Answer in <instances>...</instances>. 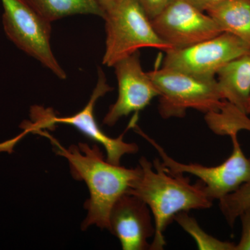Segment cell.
Here are the masks:
<instances>
[{
    "instance_id": "cell-5",
    "label": "cell",
    "mask_w": 250,
    "mask_h": 250,
    "mask_svg": "<svg viewBox=\"0 0 250 250\" xmlns=\"http://www.w3.org/2000/svg\"><path fill=\"white\" fill-rule=\"evenodd\" d=\"M113 88L109 86L106 77L102 69H98V81L96 87L89 102L82 111L71 116L59 117L50 109H43L40 107L31 108L32 122L24 121L21 127L24 132L17 137L10 140L12 146H16L28 133H34L39 130L52 129L55 125L65 124L71 125L76 128L87 138L100 143L104 147L106 153V161L115 165H121L122 157L125 154H136L139 150L136 143H126L124 141V134L118 138H111L107 136L100 129L95 116V106L98 99L105 94L111 91Z\"/></svg>"
},
{
    "instance_id": "cell-17",
    "label": "cell",
    "mask_w": 250,
    "mask_h": 250,
    "mask_svg": "<svg viewBox=\"0 0 250 250\" xmlns=\"http://www.w3.org/2000/svg\"><path fill=\"white\" fill-rule=\"evenodd\" d=\"M219 207L227 223L232 228L242 212L250 207V181L220 199Z\"/></svg>"
},
{
    "instance_id": "cell-9",
    "label": "cell",
    "mask_w": 250,
    "mask_h": 250,
    "mask_svg": "<svg viewBox=\"0 0 250 250\" xmlns=\"http://www.w3.org/2000/svg\"><path fill=\"white\" fill-rule=\"evenodd\" d=\"M151 21L171 49L185 48L223 33L208 14L188 0H176Z\"/></svg>"
},
{
    "instance_id": "cell-12",
    "label": "cell",
    "mask_w": 250,
    "mask_h": 250,
    "mask_svg": "<svg viewBox=\"0 0 250 250\" xmlns=\"http://www.w3.org/2000/svg\"><path fill=\"white\" fill-rule=\"evenodd\" d=\"M216 75L223 100L246 113L250 97V53L225 64Z\"/></svg>"
},
{
    "instance_id": "cell-18",
    "label": "cell",
    "mask_w": 250,
    "mask_h": 250,
    "mask_svg": "<svg viewBox=\"0 0 250 250\" xmlns=\"http://www.w3.org/2000/svg\"><path fill=\"white\" fill-rule=\"evenodd\" d=\"M149 19L155 18L176 0H137Z\"/></svg>"
},
{
    "instance_id": "cell-14",
    "label": "cell",
    "mask_w": 250,
    "mask_h": 250,
    "mask_svg": "<svg viewBox=\"0 0 250 250\" xmlns=\"http://www.w3.org/2000/svg\"><path fill=\"white\" fill-rule=\"evenodd\" d=\"M31 7L50 22L66 16L90 14L104 18V11L97 0H26Z\"/></svg>"
},
{
    "instance_id": "cell-20",
    "label": "cell",
    "mask_w": 250,
    "mask_h": 250,
    "mask_svg": "<svg viewBox=\"0 0 250 250\" xmlns=\"http://www.w3.org/2000/svg\"><path fill=\"white\" fill-rule=\"evenodd\" d=\"M188 1L195 5L199 9L205 12L207 9H209L211 6L219 4V3L223 2V1H228V0H188Z\"/></svg>"
},
{
    "instance_id": "cell-6",
    "label": "cell",
    "mask_w": 250,
    "mask_h": 250,
    "mask_svg": "<svg viewBox=\"0 0 250 250\" xmlns=\"http://www.w3.org/2000/svg\"><path fill=\"white\" fill-rule=\"evenodd\" d=\"M131 128L152 145L159 153L161 162L171 172L192 174L198 177L205 184L206 192L212 201L220 200L250 181V159L245 155L237 133L229 136L233 145L231 155L220 165L208 167L174 160L159 143L145 134L137 123Z\"/></svg>"
},
{
    "instance_id": "cell-21",
    "label": "cell",
    "mask_w": 250,
    "mask_h": 250,
    "mask_svg": "<svg viewBox=\"0 0 250 250\" xmlns=\"http://www.w3.org/2000/svg\"><path fill=\"white\" fill-rule=\"evenodd\" d=\"M97 1H98L99 4L103 8L104 12H106V11H107L112 5L114 4L116 0H97Z\"/></svg>"
},
{
    "instance_id": "cell-11",
    "label": "cell",
    "mask_w": 250,
    "mask_h": 250,
    "mask_svg": "<svg viewBox=\"0 0 250 250\" xmlns=\"http://www.w3.org/2000/svg\"><path fill=\"white\" fill-rule=\"evenodd\" d=\"M108 230L123 250H150L148 240L155 234L152 211L140 197L126 192L112 207Z\"/></svg>"
},
{
    "instance_id": "cell-3",
    "label": "cell",
    "mask_w": 250,
    "mask_h": 250,
    "mask_svg": "<svg viewBox=\"0 0 250 250\" xmlns=\"http://www.w3.org/2000/svg\"><path fill=\"white\" fill-rule=\"evenodd\" d=\"M147 73L159 90L158 110L164 119L183 118L190 108L205 114L218 112L226 103L215 77L194 76L164 67Z\"/></svg>"
},
{
    "instance_id": "cell-15",
    "label": "cell",
    "mask_w": 250,
    "mask_h": 250,
    "mask_svg": "<svg viewBox=\"0 0 250 250\" xmlns=\"http://www.w3.org/2000/svg\"><path fill=\"white\" fill-rule=\"evenodd\" d=\"M205 121L211 131L221 136L238 134L241 130L250 131V119L248 114L227 101L220 111L207 113Z\"/></svg>"
},
{
    "instance_id": "cell-19",
    "label": "cell",
    "mask_w": 250,
    "mask_h": 250,
    "mask_svg": "<svg viewBox=\"0 0 250 250\" xmlns=\"http://www.w3.org/2000/svg\"><path fill=\"white\" fill-rule=\"evenodd\" d=\"M239 218L241 220L242 232L235 250H250V207L242 212Z\"/></svg>"
},
{
    "instance_id": "cell-13",
    "label": "cell",
    "mask_w": 250,
    "mask_h": 250,
    "mask_svg": "<svg viewBox=\"0 0 250 250\" xmlns=\"http://www.w3.org/2000/svg\"><path fill=\"white\" fill-rule=\"evenodd\" d=\"M206 12L223 32L237 36L250 47V0H228Z\"/></svg>"
},
{
    "instance_id": "cell-4",
    "label": "cell",
    "mask_w": 250,
    "mask_h": 250,
    "mask_svg": "<svg viewBox=\"0 0 250 250\" xmlns=\"http://www.w3.org/2000/svg\"><path fill=\"white\" fill-rule=\"evenodd\" d=\"M106 48L103 63L113 67L143 47L170 50L137 0H116L105 12Z\"/></svg>"
},
{
    "instance_id": "cell-16",
    "label": "cell",
    "mask_w": 250,
    "mask_h": 250,
    "mask_svg": "<svg viewBox=\"0 0 250 250\" xmlns=\"http://www.w3.org/2000/svg\"><path fill=\"white\" fill-rule=\"evenodd\" d=\"M174 220L195 240L199 250H236V244L235 243L220 241L206 232L200 226L195 218L188 214V211L179 212L174 217Z\"/></svg>"
},
{
    "instance_id": "cell-1",
    "label": "cell",
    "mask_w": 250,
    "mask_h": 250,
    "mask_svg": "<svg viewBox=\"0 0 250 250\" xmlns=\"http://www.w3.org/2000/svg\"><path fill=\"white\" fill-rule=\"evenodd\" d=\"M34 134L48 139L56 154L68 161L72 177L83 181L88 187L90 198L85 205L88 214L82 223V230L92 225L108 229L112 207L139 178L141 174L140 166L126 168L111 164L104 159L98 145L90 147L87 143H80L78 146L65 148L47 131L39 130Z\"/></svg>"
},
{
    "instance_id": "cell-10",
    "label": "cell",
    "mask_w": 250,
    "mask_h": 250,
    "mask_svg": "<svg viewBox=\"0 0 250 250\" xmlns=\"http://www.w3.org/2000/svg\"><path fill=\"white\" fill-rule=\"evenodd\" d=\"M140 56L137 51L113 66L118 80V98L110 106L104 118V125L113 126L123 117L131 113L138 114L153 99L159 97V90L147 72L143 70Z\"/></svg>"
},
{
    "instance_id": "cell-7",
    "label": "cell",
    "mask_w": 250,
    "mask_h": 250,
    "mask_svg": "<svg viewBox=\"0 0 250 250\" xmlns=\"http://www.w3.org/2000/svg\"><path fill=\"white\" fill-rule=\"evenodd\" d=\"M4 8L5 32L16 45L40 62L61 80L66 78L52 52L49 21L41 16L26 0H1Z\"/></svg>"
},
{
    "instance_id": "cell-8",
    "label": "cell",
    "mask_w": 250,
    "mask_h": 250,
    "mask_svg": "<svg viewBox=\"0 0 250 250\" xmlns=\"http://www.w3.org/2000/svg\"><path fill=\"white\" fill-rule=\"evenodd\" d=\"M162 67L194 76L215 78L218 70L233 59L250 53V47L237 36L223 32L182 49L166 52Z\"/></svg>"
},
{
    "instance_id": "cell-2",
    "label": "cell",
    "mask_w": 250,
    "mask_h": 250,
    "mask_svg": "<svg viewBox=\"0 0 250 250\" xmlns=\"http://www.w3.org/2000/svg\"><path fill=\"white\" fill-rule=\"evenodd\" d=\"M141 174L127 192L140 197L152 211L155 234L151 250H164L166 245L164 231L179 212L207 209L213 202L206 192L205 186L199 180L190 183L184 174L171 172L156 158L153 163L142 156L139 164Z\"/></svg>"
},
{
    "instance_id": "cell-22",
    "label": "cell",
    "mask_w": 250,
    "mask_h": 250,
    "mask_svg": "<svg viewBox=\"0 0 250 250\" xmlns=\"http://www.w3.org/2000/svg\"><path fill=\"white\" fill-rule=\"evenodd\" d=\"M246 113L248 115H250V97L249 100H248V104H247L246 106Z\"/></svg>"
}]
</instances>
